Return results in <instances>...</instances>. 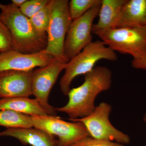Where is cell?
<instances>
[{"instance_id":"cell-1","label":"cell","mask_w":146,"mask_h":146,"mask_svg":"<svg viewBox=\"0 0 146 146\" xmlns=\"http://www.w3.org/2000/svg\"><path fill=\"white\" fill-rule=\"evenodd\" d=\"M84 76L82 84L69 91L67 104L55 108L56 111L67 114L70 119H80L90 115L96 108L95 101L98 95L111 87L112 73L107 67H95Z\"/></svg>"},{"instance_id":"cell-2","label":"cell","mask_w":146,"mask_h":146,"mask_svg":"<svg viewBox=\"0 0 146 146\" xmlns=\"http://www.w3.org/2000/svg\"><path fill=\"white\" fill-rule=\"evenodd\" d=\"M0 20L10 31L12 39V50L18 52L31 54L46 50L47 35L37 33L29 19L12 3H0Z\"/></svg>"},{"instance_id":"cell-3","label":"cell","mask_w":146,"mask_h":146,"mask_svg":"<svg viewBox=\"0 0 146 146\" xmlns=\"http://www.w3.org/2000/svg\"><path fill=\"white\" fill-rule=\"evenodd\" d=\"M98 36L115 52L131 55L133 68L146 70V27L115 28L106 31Z\"/></svg>"},{"instance_id":"cell-4","label":"cell","mask_w":146,"mask_h":146,"mask_svg":"<svg viewBox=\"0 0 146 146\" xmlns=\"http://www.w3.org/2000/svg\"><path fill=\"white\" fill-rule=\"evenodd\" d=\"M102 59L116 61L118 56L115 51L100 40L92 42L69 60L59 84L62 93L68 96L73 80L91 72L97 62Z\"/></svg>"},{"instance_id":"cell-5","label":"cell","mask_w":146,"mask_h":146,"mask_svg":"<svg viewBox=\"0 0 146 146\" xmlns=\"http://www.w3.org/2000/svg\"><path fill=\"white\" fill-rule=\"evenodd\" d=\"M50 20L47 31V45L46 51L58 61L68 63L69 60L64 53L66 35L72 20L69 10L68 0H50L48 4Z\"/></svg>"},{"instance_id":"cell-6","label":"cell","mask_w":146,"mask_h":146,"mask_svg":"<svg viewBox=\"0 0 146 146\" xmlns=\"http://www.w3.org/2000/svg\"><path fill=\"white\" fill-rule=\"evenodd\" d=\"M111 110L110 105L102 102L96 106L90 115L80 119L69 120L72 122L82 123L92 138L123 145L129 143L130 141L129 136L117 129L110 121L109 117Z\"/></svg>"},{"instance_id":"cell-7","label":"cell","mask_w":146,"mask_h":146,"mask_svg":"<svg viewBox=\"0 0 146 146\" xmlns=\"http://www.w3.org/2000/svg\"><path fill=\"white\" fill-rule=\"evenodd\" d=\"M33 127L58 137L57 146H68L82 138L90 136L85 126L80 121L69 122L57 116H31Z\"/></svg>"},{"instance_id":"cell-8","label":"cell","mask_w":146,"mask_h":146,"mask_svg":"<svg viewBox=\"0 0 146 146\" xmlns=\"http://www.w3.org/2000/svg\"><path fill=\"white\" fill-rule=\"evenodd\" d=\"M100 5L95 6L80 18L72 21L64 46V55L69 61L92 42L93 22L98 15Z\"/></svg>"},{"instance_id":"cell-9","label":"cell","mask_w":146,"mask_h":146,"mask_svg":"<svg viewBox=\"0 0 146 146\" xmlns=\"http://www.w3.org/2000/svg\"><path fill=\"white\" fill-rule=\"evenodd\" d=\"M67 63L56 60L49 65L33 71L32 95L50 116H56L55 108L49 102L50 93L60 73L65 70Z\"/></svg>"},{"instance_id":"cell-10","label":"cell","mask_w":146,"mask_h":146,"mask_svg":"<svg viewBox=\"0 0 146 146\" xmlns=\"http://www.w3.org/2000/svg\"><path fill=\"white\" fill-rule=\"evenodd\" d=\"M57 60L46 50L26 54L13 50L0 53V72L6 70L30 71L42 68Z\"/></svg>"},{"instance_id":"cell-11","label":"cell","mask_w":146,"mask_h":146,"mask_svg":"<svg viewBox=\"0 0 146 146\" xmlns=\"http://www.w3.org/2000/svg\"><path fill=\"white\" fill-rule=\"evenodd\" d=\"M33 71L11 70L0 72V99L32 96Z\"/></svg>"},{"instance_id":"cell-12","label":"cell","mask_w":146,"mask_h":146,"mask_svg":"<svg viewBox=\"0 0 146 146\" xmlns=\"http://www.w3.org/2000/svg\"><path fill=\"white\" fill-rule=\"evenodd\" d=\"M13 137L25 145L57 146V140L44 131L32 127L7 128L0 132V137Z\"/></svg>"},{"instance_id":"cell-13","label":"cell","mask_w":146,"mask_h":146,"mask_svg":"<svg viewBox=\"0 0 146 146\" xmlns=\"http://www.w3.org/2000/svg\"><path fill=\"white\" fill-rule=\"evenodd\" d=\"M126 0H102L99 20L93 25V34L99 35L103 33L115 28Z\"/></svg>"},{"instance_id":"cell-14","label":"cell","mask_w":146,"mask_h":146,"mask_svg":"<svg viewBox=\"0 0 146 146\" xmlns=\"http://www.w3.org/2000/svg\"><path fill=\"white\" fill-rule=\"evenodd\" d=\"M146 27V0H126L116 27Z\"/></svg>"},{"instance_id":"cell-15","label":"cell","mask_w":146,"mask_h":146,"mask_svg":"<svg viewBox=\"0 0 146 146\" xmlns=\"http://www.w3.org/2000/svg\"><path fill=\"white\" fill-rule=\"evenodd\" d=\"M9 110L29 116L49 115L35 99L16 97L0 99V110Z\"/></svg>"},{"instance_id":"cell-16","label":"cell","mask_w":146,"mask_h":146,"mask_svg":"<svg viewBox=\"0 0 146 146\" xmlns=\"http://www.w3.org/2000/svg\"><path fill=\"white\" fill-rule=\"evenodd\" d=\"M0 126L7 128L33 127L31 116L9 110H0Z\"/></svg>"},{"instance_id":"cell-17","label":"cell","mask_w":146,"mask_h":146,"mask_svg":"<svg viewBox=\"0 0 146 146\" xmlns=\"http://www.w3.org/2000/svg\"><path fill=\"white\" fill-rule=\"evenodd\" d=\"M102 0H71L69 10L72 21L80 18L92 7L101 4Z\"/></svg>"},{"instance_id":"cell-18","label":"cell","mask_w":146,"mask_h":146,"mask_svg":"<svg viewBox=\"0 0 146 146\" xmlns=\"http://www.w3.org/2000/svg\"><path fill=\"white\" fill-rule=\"evenodd\" d=\"M29 20L33 27L37 33L42 35H47L50 20L48 4L29 18Z\"/></svg>"},{"instance_id":"cell-19","label":"cell","mask_w":146,"mask_h":146,"mask_svg":"<svg viewBox=\"0 0 146 146\" xmlns=\"http://www.w3.org/2000/svg\"><path fill=\"white\" fill-rule=\"evenodd\" d=\"M50 1V0H27L19 9L21 12L29 19L46 6Z\"/></svg>"},{"instance_id":"cell-20","label":"cell","mask_w":146,"mask_h":146,"mask_svg":"<svg viewBox=\"0 0 146 146\" xmlns=\"http://www.w3.org/2000/svg\"><path fill=\"white\" fill-rule=\"evenodd\" d=\"M68 146H124L123 144L87 136Z\"/></svg>"},{"instance_id":"cell-21","label":"cell","mask_w":146,"mask_h":146,"mask_svg":"<svg viewBox=\"0 0 146 146\" xmlns=\"http://www.w3.org/2000/svg\"><path fill=\"white\" fill-rule=\"evenodd\" d=\"M12 50V36L9 30L0 20V53Z\"/></svg>"},{"instance_id":"cell-22","label":"cell","mask_w":146,"mask_h":146,"mask_svg":"<svg viewBox=\"0 0 146 146\" xmlns=\"http://www.w3.org/2000/svg\"><path fill=\"white\" fill-rule=\"evenodd\" d=\"M27 1V0H12L11 3L18 8H20Z\"/></svg>"},{"instance_id":"cell-23","label":"cell","mask_w":146,"mask_h":146,"mask_svg":"<svg viewBox=\"0 0 146 146\" xmlns=\"http://www.w3.org/2000/svg\"><path fill=\"white\" fill-rule=\"evenodd\" d=\"M144 121H145V122L146 123V113L145 114V116H144Z\"/></svg>"}]
</instances>
